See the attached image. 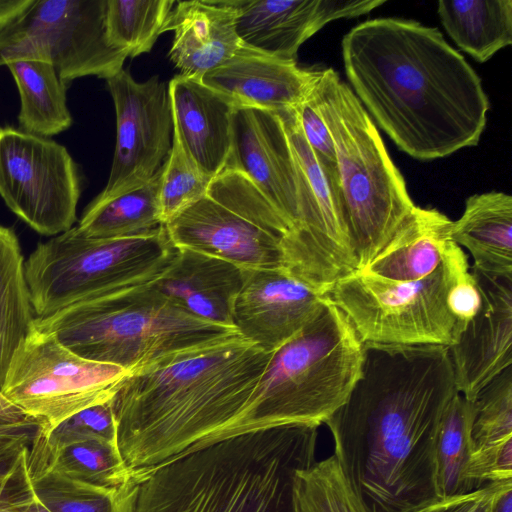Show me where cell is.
Returning <instances> with one entry per match:
<instances>
[{"instance_id": "cell-1", "label": "cell", "mask_w": 512, "mask_h": 512, "mask_svg": "<svg viewBox=\"0 0 512 512\" xmlns=\"http://www.w3.org/2000/svg\"><path fill=\"white\" fill-rule=\"evenodd\" d=\"M457 393L448 347L363 344L360 376L325 424L367 512H413L439 500L437 436Z\"/></svg>"}, {"instance_id": "cell-2", "label": "cell", "mask_w": 512, "mask_h": 512, "mask_svg": "<svg viewBox=\"0 0 512 512\" xmlns=\"http://www.w3.org/2000/svg\"><path fill=\"white\" fill-rule=\"evenodd\" d=\"M341 48L353 93L403 152L429 161L478 144L489 99L438 28L366 20L344 35Z\"/></svg>"}, {"instance_id": "cell-3", "label": "cell", "mask_w": 512, "mask_h": 512, "mask_svg": "<svg viewBox=\"0 0 512 512\" xmlns=\"http://www.w3.org/2000/svg\"><path fill=\"white\" fill-rule=\"evenodd\" d=\"M271 353L241 336L131 372L111 399L131 472L235 436Z\"/></svg>"}, {"instance_id": "cell-4", "label": "cell", "mask_w": 512, "mask_h": 512, "mask_svg": "<svg viewBox=\"0 0 512 512\" xmlns=\"http://www.w3.org/2000/svg\"><path fill=\"white\" fill-rule=\"evenodd\" d=\"M318 426L232 436L132 472L129 512H294L298 470L315 459Z\"/></svg>"}, {"instance_id": "cell-5", "label": "cell", "mask_w": 512, "mask_h": 512, "mask_svg": "<svg viewBox=\"0 0 512 512\" xmlns=\"http://www.w3.org/2000/svg\"><path fill=\"white\" fill-rule=\"evenodd\" d=\"M35 328L76 355L128 372L179 353L240 336L233 326L199 319L152 283L76 303L36 318Z\"/></svg>"}, {"instance_id": "cell-6", "label": "cell", "mask_w": 512, "mask_h": 512, "mask_svg": "<svg viewBox=\"0 0 512 512\" xmlns=\"http://www.w3.org/2000/svg\"><path fill=\"white\" fill-rule=\"evenodd\" d=\"M314 92L334 142L337 202L358 270H363L416 205L371 116L338 73L320 69Z\"/></svg>"}, {"instance_id": "cell-7", "label": "cell", "mask_w": 512, "mask_h": 512, "mask_svg": "<svg viewBox=\"0 0 512 512\" xmlns=\"http://www.w3.org/2000/svg\"><path fill=\"white\" fill-rule=\"evenodd\" d=\"M363 344L347 316L326 298L317 314L271 353L235 436L286 424L325 423L360 376Z\"/></svg>"}, {"instance_id": "cell-8", "label": "cell", "mask_w": 512, "mask_h": 512, "mask_svg": "<svg viewBox=\"0 0 512 512\" xmlns=\"http://www.w3.org/2000/svg\"><path fill=\"white\" fill-rule=\"evenodd\" d=\"M176 253L164 224L124 238L88 237L73 226L39 243L25 261L34 314L44 318L79 302L152 283Z\"/></svg>"}, {"instance_id": "cell-9", "label": "cell", "mask_w": 512, "mask_h": 512, "mask_svg": "<svg viewBox=\"0 0 512 512\" xmlns=\"http://www.w3.org/2000/svg\"><path fill=\"white\" fill-rule=\"evenodd\" d=\"M468 271L467 255L451 242L441 265L425 278L395 282L358 270L324 295L347 316L364 343L450 347L459 329L449 294Z\"/></svg>"}, {"instance_id": "cell-10", "label": "cell", "mask_w": 512, "mask_h": 512, "mask_svg": "<svg viewBox=\"0 0 512 512\" xmlns=\"http://www.w3.org/2000/svg\"><path fill=\"white\" fill-rule=\"evenodd\" d=\"M280 216L242 172L225 168L206 194L164 224L176 248L190 249L242 269H284L286 260L273 236ZM288 271V270H287Z\"/></svg>"}, {"instance_id": "cell-11", "label": "cell", "mask_w": 512, "mask_h": 512, "mask_svg": "<svg viewBox=\"0 0 512 512\" xmlns=\"http://www.w3.org/2000/svg\"><path fill=\"white\" fill-rule=\"evenodd\" d=\"M106 9L107 0H32L0 31V66L44 61L67 86L85 76L108 80L129 56L108 39Z\"/></svg>"}, {"instance_id": "cell-12", "label": "cell", "mask_w": 512, "mask_h": 512, "mask_svg": "<svg viewBox=\"0 0 512 512\" xmlns=\"http://www.w3.org/2000/svg\"><path fill=\"white\" fill-rule=\"evenodd\" d=\"M129 374L121 367L82 358L35 328L16 354L2 392L48 430L111 400Z\"/></svg>"}, {"instance_id": "cell-13", "label": "cell", "mask_w": 512, "mask_h": 512, "mask_svg": "<svg viewBox=\"0 0 512 512\" xmlns=\"http://www.w3.org/2000/svg\"><path fill=\"white\" fill-rule=\"evenodd\" d=\"M81 195L78 166L58 142L0 126V196L36 232L56 236L73 227Z\"/></svg>"}, {"instance_id": "cell-14", "label": "cell", "mask_w": 512, "mask_h": 512, "mask_svg": "<svg viewBox=\"0 0 512 512\" xmlns=\"http://www.w3.org/2000/svg\"><path fill=\"white\" fill-rule=\"evenodd\" d=\"M225 168L246 175L279 213L289 232L287 270L313 288L303 227L300 175L283 122L276 112L252 107L235 109L231 150Z\"/></svg>"}, {"instance_id": "cell-15", "label": "cell", "mask_w": 512, "mask_h": 512, "mask_svg": "<svg viewBox=\"0 0 512 512\" xmlns=\"http://www.w3.org/2000/svg\"><path fill=\"white\" fill-rule=\"evenodd\" d=\"M106 81L116 113V145L107 184L98 198L151 180L166 161L173 140L168 84L158 75L137 82L122 69Z\"/></svg>"}, {"instance_id": "cell-16", "label": "cell", "mask_w": 512, "mask_h": 512, "mask_svg": "<svg viewBox=\"0 0 512 512\" xmlns=\"http://www.w3.org/2000/svg\"><path fill=\"white\" fill-rule=\"evenodd\" d=\"M232 324L245 340L273 353L293 338L326 300L284 269H243Z\"/></svg>"}, {"instance_id": "cell-17", "label": "cell", "mask_w": 512, "mask_h": 512, "mask_svg": "<svg viewBox=\"0 0 512 512\" xmlns=\"http://www.w3.org/2000/svg\"><path fill=\"white\" fill-rule=\"evenodd\" d=\"M241 44L259 53L296 62L300 46L328 23L354 18L383 0H230Z\"/></svg>"}, {"instance_id": "cell-18", "label": "cell", "mask_w": 512, "mask_h": 512, "mask_svg": "<svg viewBox=\"0 0 512 512\" xmlns=\"http://www.w3.org/2000/svg\"><path fill=\"white\" fill-rule=\"evenodd\" d=\"M480 306L448 347L459 394L473 400L500 372L512 366V276L472 269Z\"/></svg>"}, {"instance_id": "cell-19", "label": "cell", "mask_w": 512, "mask_h": 512, "mask_svg": "<svg viewBox=\"0 0 512 512\" xmlns=\"http://www.w3.org/2000/svg\"><path fill=\"white\" fill-rule=\"evenodd\" d=\"M320 69L271 57L245 46L200 80L236 107L278 112L296 108L312 92Z\"/></svg>"}, {"instance_id": "cell-20", "label": "cell", "mask_w": 512, "mask_h": 512, "mask_svg": "<svg viewBox=\"0 0 512 512\" xmlns=\"http://www.w3.org/2000/svg\"><path fill=\"white\" fill-rule=\"evenodd\" d=\"M173 133L210 178L226 167L236 105L200 79L176 75L168 83Z\"/></svg>"}, {"instance_id": "cell-21", "label": "cell", "mask_w": 512, "mask_h": 512, "mask_svg": "<svg viewBox=\"0 0 512 512\" xmlns=\"http://www.w3.org/2000/svg\"><path fill=\"white\" fill-rule=\"evenodd\" d=\"M173 31L169 58L179 75L200 79L243 46L230 0L176 1L165 32Z\"/></svg>"}, {"instance_id": "cell-22", "label": "cell", "mask_w": 512, "mask_h": 512, "mask_svg": "<svg viewBox=\"0 0 512 512\" xmlns=\"http://www.w3.org/2000/svg\"><path fill=\"white\" fill-rule=\"evenodd\" d=\"M243 279L244 270L230 262L177 248L171 265L152 285L185 312L233 326V305Z\"/></svg>"}, {"instance_id": "cell-23", "label": "cell", "mask_w": 512, "mask_h": 512, "mask_svg": "<svg viewBox=\"0 0 512 512\" xmlns=\"http://www.w3.org/2000/svg\"><path fill=\"white\" fill-rule=\"evenodd\" d=\"M452 220L435 208L416 206L387 245L363 270L395 282L420 280L443 262Z\"/></svg>"}, {"instance_id": "cell-24", "label": "cell", "mask_w": 512, "mask_h": 512, "mask_svg": "<svg viewBox=\"0 0 512 512\" xmlns=\"http://www.w3.org/2000/svg\"><path fill=\"white\" fill-rule=\"evenodd\" d=\"M450 239L472 255V269L512 276V197L485 192L467 198L461 217L451 222Z\"/></svg>"}, {"instance_id": "cell-25", "label": "cell", "mask_w": 512, "mask_h": 512, "mask_svg": "<svg viewBox=\"0 0 512 512\" xmlns=\"http://www.w3.org/2000/svg\"><path fill=\"white\" fill-rule=\"evenodd\" d=\"M14 231L0 225V390L11 364L35 330L36 316Z\"/></svg>"}, {"instance_id": "cell-26", "label": "cell", "mask_w": 512, "mask_h": 512, "mask_svg": "<svg viewBox=\"0 0 512 512\" xmlns=\"http://www.w3.org/2000/svg\"><path fill=\"white\" fill-rule=\"evenodd\" d=\"M437 12L451 39L480 63L512 44L511 0H440Z\"/></svg>"}, {"instance_id": "cell-27", "label": "cell", "mask_w": 512, "mask_h": 512, "mask_svg": "<svg viewBox=\"0 0 512 512\" xmlns=\"http://www.w3.org/2000/svg\"><path fill=\"white\" fill-rule=\"evenodd\" d=\"M5 66L20 95L19 129L50 138L70 128L73 119L67 106V85L51 64L21 59Z\"/></svg>"}, {"instance_id": "cell-28", "label": "cell", "mask_w": 512, "mask_h": 512, "mask_svg": "<svg viewBox=\"0 0 512 512\" xmlns=\"http://www.w3.org/2000/svg\"><path fill=\"white\" fill-rule=\"evenodd\" d=\"M41 431L29 448L30 470L56 473L112 488L122 487L131 480L132 472L126 467L118 446L100 441H86L52 448L42 440Z\"/></svg>"}, {"instance_id": "cell-29", "label": "cell", "mask_w": 512, "mask_h": 512, "mask_svg": "<svg viewBox=\"0 0 512 512\" xmlns=\"http://www.w3.org/2000/svg\"><path fill=\"white\" fill-rule=\"evenodd\" d=\"M162 168V167H161ZM161 169L144 185L107 197H95L77 226L88 237L124 238L144 234L163 225L159 204Z\"/></svg>"}, {"instance_id": "cell-30", "label": "cell", "mask_w": 512, "mask_h": 512, "mask_svg": "<svg viewBox=\"0 0 512 512\" xmlns=\"http://www.w3.org/2000/svg\"><path fill=\"white\" fill-rule=\"evenodd\" d=\"M473 415V402L459 393L444 412L436 442V486L439 500L478 489L467 477L474 452L471 436Z\"/></svg>"}, {"instance_id": "cell-31", "label": "cell", "mask_w": 512, "mask_h": 512, "mask_svg": "<svg viewBox=\"0 0 512 512\" xmlns=\"http://www.w3.org/2000/svg\"><path fill=\"white\" fill-rule=\"evenodd\" d=\"M33 490L52 512H129L131 480L118 488L98 486L28 468Z\"/></svg>"}, {"instance_id": "cell-32", "label": "cell", "mask_w": 512, "mask_h": 512, "mask_svg": "<svg viewBox=\"0 0 512 512\" xmlns=\"http://www.w3.org/2000/svg\"><path fill=\"white\" fill-rule=\"evenodd\" d=\"M174 0H107L109 41L131 58L152 50L165 32Z\"/></svg>"}, {"instance_id": "cell-33", "label": "cell", "mask_w": 512, "mask_h": 512, "mask_svg": "<svg viewBox=\"0 0 512 512\" xmlns=\"http://www.w3.org/2000/svg\"><path fill=\"white\" fill-rule=\"evenodd\" d=\"M294 512H367L335 456L297 471Z\"/></svg>"}, {"instance_id": "cell-34", "label": "cell", "mask_w": 512, "mask_h": 512, "mask_svg": "<svg viewBox=\"0 0 512 512\" xmlns=\"http://www.w3.org/2000/svg\"><path fill=\"white\" fill-rule=\"evenodd\" d=\"M212 178L204 174L173 133L172 147L159 181V204L163 224L196 203L207 192Z\"/></svg>"}, {"instance_id": "cell-35", "label": "cell", "mask_w": 512, "mask_h": 512, "mask_svg": "<svg viewBox=\"0 0 512 512\" xmlns=\"http://www.w3.org/2000/svg\"><path fill=\"white\" fill-rule=\"evenodd\" d=\"M472 402L474 450L512 438V366L483 386Z\"/></svg>"}, {"instance_id": "cell-36", "label": "cell", "mask_w": 512, "mask_h": 512, "mask_svg": "<svg viewBox=\"0 0 512 512\" xmlns=\"http://www.w3.org/2000/svg\"><path fill=\"white\" fill-rule=\"evenodd\" d=\"M44 443L52 448L100 441L117 445V425L111 400L85 408L51 429L41 431Z\"/></svg>"}, {"instance_id": "cell-37", "label": "cell", "mask_w": 512, "mask_h": 512, "mask_svg": "<svg viewBox=\"0 0 512 512\" xmlns=\"http://www.w3.org/2000/svg\"><path fill=\"white\" fill-rule=\"evenodd\" d=\"M314 88L309 96L295 108V111L304 138L313 151L335 192L336 153L334 142L327 124L320 113Z\"/></svg>"}, {"instance_id": "cell-38", "label": "cell", "mask_w": 512, "mask_h": 512, "mask_svg": "<svg viewBox=\"0 0 512 512\" xmlns=\"http://www.w3.org/2000/svg\"><path fill=\"white\" fill-rule=\"evenodd\" d=\"M467 477L478 489L512 479V438L474 450Z\"/></svg>"}, {"instance_id": "cell-39", "label": "cell", "mask_w": 512, "mask_h": 512, "mask_svg": "<svg viewBox=\"0 0 512 512\" xmlns=\"http://www.w3.org/2000/svg\"><path fill=\"white\" fill-rule=\"evenodd\" d=\"M504 481L486 483L470 493L437 500L413 512H492L494 498Z\"/></svg>"}, {"instance_id": "cell-40", "label": "cell", "mask_w": 512, "mask_h": 512, "mask_svg": "<svg viewBox=\"0 0 512 512\" xmlns=\"http://www.w3.org/2000/svg\"><path fill=\"white\" fill-rule=\"evenodd\" d=\"M480 293L471 272L463 274L449 294V308L457 320L459 335L480 306ZM459 337V336H458Z\"/></svg>"}, {"instance_id": "cell-41", "label": "cell", "mask_w": 512, "mask_h": 512, "mask_svg": "<svg viewBox=\"0 0 512 512\" xmlns=\"http://www.w3.org/2000/svg\"><path fill=\"white\" fill-rule=\"evenodd\" d=\"M42 428L43 425L32 418L15 424H0V459L30 446Z\"/></svg>"}, {"instance_id": "cell-42", "label": "cell", "mask_w": 512, "mask_h": 512, "mask_svg": "<svg viewBox=\"0 0 512 512\" xmlns=\"http://www.w3.org/2000/svg\"><path fill=\"white\" fill-rule=\"evenodd\" d=\"M32 0H0V31L12 23Z\"/></svg>"}, {"instance_id": "cell-43", "label": "cell", "mask_w": 512, "mask_h": 512, "mask_svg": "<svg viewBox=\"0 0 512 512\" xmlns=\"http://www.w3.org/2000/svg\"><path fill=\"white\" fill-rule=\"evenodd\" d=\"M30 419L0 390V424H15Z\"/></svg>"}, {"instance_id": "cell-44", "label": "cell", "mask_w": 512, "mask_h": 512, "mask_svg": "<svg viewBox=\"0 0 512 512\" xmlns=\"http://www.w3.org/2000/svg\"><path fill=\"white\" fill-rule=\"evenodd\" d=\"M492 512H512V479L500 486L492 505Z\"/></svg>"}, {"instance_id": "cell-45", "label": "cell", "mask_w": 512, "mask_h": 512, "mask_svg": "<svg viewBox=\"0 0 512 512\" xmlns=\"http://www.w3.org/2000/svg\"><path fill=\"white\" fill-rule=\"evenodd\" d=\"M15 457H14V459H15ZM14 459H13V461H14ZM13 461L11 462V464L6 472L4 481H3L1 489H0V512H20L19 508L17 507V505L14 501V498L12 496V493L10 491L8 481H7L8 473H9V470H10V467H11Z\"/></svg>"}, {"instance_id": "cell-46", "label": "cell", "mask_w": 512, "mask_h": 512, "mask_svg": "<svg viewBox=\"0 0 512 512\" xmlns=\"http://www.w3.org/2000/svg\"><path fill=\"white\" fill-rule=\"evenodd\" d=\"M22 450V449H21ZM20 450V451H21ZM18 451L17 453L11 455V456H8V457H5V458H2L0 459V489H1V486H2V483L4 481V478H5V475H6V472L11 464V462L13 461L14 457L20 452Z\"/></svg>"}]
</instances>
